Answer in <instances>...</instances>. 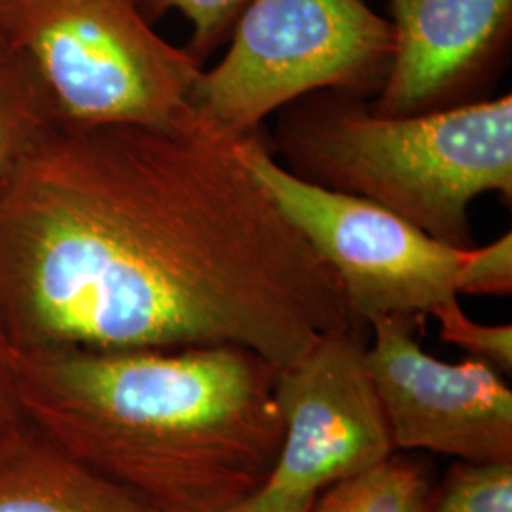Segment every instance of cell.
<instances>
[{
	"label": "cell",
	"mask_w": 512,
	"mask_h": 512,
	"mask_svg": "<svg viewBox=\"0 0 512 512\" xmlns=\"http://www.w3.org/2000/svg\"><path fill=\"white\" fill-rule=\"evenodd\" d=\"M19 355L18 342L0 317V459L33 435L19 399Z\"/></svg>",
	"instance_id": "2e32d148"
},
{
	"label": "cell",
	"mask_w": 512,
	"mask_h": 512,
	"mask_svg": "<svg viewBox=\"0 0 512 512\" xmlns=\"http://www.w3.org/2000/svg\"><path fill=\"white\" fill-rule=\"evenodd\" d=\"M52 124L54 112L35 76L0 46V173Z\"/></svg>",
	"instance_id": "7c38bea8"
},
{
	"label": "cell",
	"mask_w": 512,
	"mask_h": 512,
	"mask_svg": "<svg viewBox=\"0 0 512 512\" xmlns=\"http://www.w3.org/2000/svg\"><path fill=\"white\" fill-rule=\"evenodd\" d=\"M429 512H512V461H463Z\"/></svg>",
	"instance_id": "5bb4252c"
},
{
	"label": "cell",
	"mask_w": 512,
	"mask_h": 512,
	"mask_svg": "<svg viewBox=\"0 0 512 512\" xmlns=\"http://www.w3.org/2000/svg\"><path fill=\"white\" fill-rule=\"evenodd\" d=\"M239 158L283 215L338 275L353 315L416 317L458 300L465 249L431 238L361 196L310 183L275 162L260 131L239 137Z\"/></svg>",
	"instance_id": "8992f818"
},
{
	"label": "cell",
	"mask_w": 512,
	"mask_h": 512,
	"mask_svg": "<svg viewBox=\"0 0 512 512\" xmlns=\"http://www.w3.org/2000/svg\"><path fill=\"white\" fill-rule=\"evenodd\" d=\"M150 25L179 12L192 23L188 54L205 63L215 50L230 40L239 16L251 0H133Z\"/></svg>",
	"instance_id": "4fadbf2b"
},
{
	"label": "cell",
	"mask_w": 512,
	"mask_h": 512,
	"mask_svg": "<svg viewBox=\"0 0 512 512\" xmlns=\"http://www.w3.org/2000/svg\"><path fill=\"white\" fill-rule=\"evenodd\" d=\"M279 368L253 351L25 349L31 429L152 512H224L260 490L283 442Z\"/></svg>",
	"instance_id": "7a4b0ae2"
},
{
	"label": "cell",
	"mask_w": 512,
	"mask_h": 512,
	"mask_svg": "<svg viewBox=\"0 0 512 512\" xmlns=\"http://www.w3.org/2000/svg\"><path fill=\"white\" fill-rule=\"evenodd\" d=\"M393 59L378 101L384 116L471 103L509 54L512 0H389Z\"/></svg>",
	"instance_id": "9c48e42d"
},
{
	"label": "cell",
	"mask_w": 512,
	"mask_h": 512,
	"mask_svg": "<svg viewBox=\"0 0 512 512\" xmlns=\"http://www.w3.org/2000/svg\"><path fill=\"white\" fill-rule=\"evenodd\" d=\"M0 512L152 511L33 431L0 459Z\"/></svg>",
	"instance_id": "30bf717a"
},
{
	"label": "cell",
	"mask_w": 512,
	"mask_h": 512,
	"mask_svg": "<svg viewBox=\"0 0 512 512\" xmlns=\"http://www.w3.org/2000/svg\"><path fill=\"white\" fill-rule=\"evenodd\" d=\"M431 482L418 465L385 459L317 495L310 512H429Z\"/></svg>",
	"instance_id": "8fae6325"
},
{
	"label": "cell",
	"mask_w": 512,
	"mask_h": 512,
	"mask_svg": "<svg viewBox=\"0 0 512 512\" xmlns=\"http://www.w3.org/2000/svg\"><path fill=\"white\" fill-rule=\"evenodd\" d=\"M275 147L294 175L361 196L459 249L475 247L469 205L512 196V97L410 116L365 95L315 92L283 107Z\"/></svg>",
	"instance_id": "3957f363"
},
{
	"label": "cell",
	"mask_w": 512,
	"mask_h": 512,
	"mask_svg": "<svg viewBox=\"0 0 512 512\" xmlns=\"http://www.w3.org/2000/svg\"><path fill=\"white\" fill-rule=\"evenodd\" d=\"M317 495H287L266 486L224 512H310Z\"/></svg>",
	"instance_id": "ac0fdd59"
},
{
	"label": "cell",
	"mask_w": 512,
	"mask_h": 512,
	"mask_svg": "<svg viewBox=\"0 0 512 512\" xmlns=\"http://www.w3.org/2000/svg\"><path fill=\"white\" fill-rule=\"evenodd\" d=\"M0 46L35 76L59 124L181 128L203 65L133 0H0Z\"/></svg>",
	"instance_id": "277c9868"
},
{
	"label": "cell",
	"mask_w": 512,
	"mask_h": 512,
	"mask_svg": "<svg viewBox=\"0 0 512 512\" xmlns=\"http://www.w3.org/2000/svg\"><path fill=\"white\" fill-rule=\"evenodd\" d=\"M458 293L494 296L512 293L511 232L490 245L465 249L458 274Z\"/></svg>",
	"instance_id": "e0dca14e"
},
{
	"label": "cell",
	"mask_w": 512,
	"mask_h": 512,
	"mask_svg": "<svg viewBox=\"0 0 512 512\" xmlns=\"http://www.w3.org/2000/svg\"><path fill=\"white\" fill-rule=\"evenodd\" d=\"M391 59V21L365 0H251L228 52L203 69L194 112L207 128L243 137L310 93L380 92Z\"/></svg>",
	"instance_id": "5b68a950"
},
{
	"label": "cell",
	"mask_w": 512,
	"mask_h": 512,
	"mask_svg": "<svg viewBox=\"0 0 512 512\" xmlns=\"http://www.w3.org/2000/svg\"><path fill=\"white\" fill-rule=\"evenodd\" d=\"M363 330L321 338L279 368L275 403L283 442L266 488L319 495L393 456L395 444L365 361Z\"/></svg>",
	"instance_id": "52a82bcc"
},
{
	"label": "cell",
	"mask_w": 512,
	"mask_h": 512,
	"mask_svg": "<svg viewBox=\"0 0 512 512\" xmlns=\"http://www.w3.org/2000/svg\"><path fill=\"white\" fill-rule=\"evenodd\" d=\"M416 317L370 323L366 368L395 450H427L463 461H512V393L494 366L450 365L425 353Z\"/></svg>",
	"instance_id": "ba28073f"
},
{
	"label": "cell",
	"mask_w": 512,
	"mask_h": 512,
	"mask_svg": "<svg viewBox=\"0 0 512 512\" xmlns=\"http://www.w3.org/2000/svg\"><path fill=\"white\" fill-rule=\"evenodd\" d=\"M239 137L59 124L0 173V317L25 349L232 348L285 368L363 330Z\"/></svg>",
	"instance_id": "6da1fadb"
},
{
	"label": "cell",
	"mask_w": 512,
	"mask_h": 512,
	"mask_svg": "<svg viewBox=\"0 0 512 512\" xmlns=\"http://www.w3.org/2000/svg\"><path fill=\"white\" fill-rule=\"evenodd\" d=\"M440 325V338L454 344L476 361L494 366L501 374L512 370L511 325H482L469 319L459 300L448 302L431 313Z\"/></svg>",
	"instance_id": "9a60e30c"
}]
</instances>
